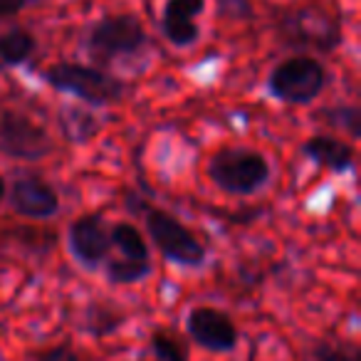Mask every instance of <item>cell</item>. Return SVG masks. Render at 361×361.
Instances as JSON below:
<instances>
[{
    "instance_id": "18",
    "label": "cell",
    "mask_w": 361,
    "mask_h": 361,
    "mask_svg": "<svg viewBox=\"0 0 361 361\" xmlns=\"http://www.w3.org/2000/svg\"><path fill=\"white\" fill-rule=\"evenodd\" d=\"M317 119H322L331 129H341L349 139H359L361 136V109L359 104H349V102H336V104L322 106L317 111Z\"/></svg>"
},
{
    "instance_id": "8",
    "label": "cell",
    "mask_w": 361,
    "mask_h": 361,
    "mask_svg": "<svg viewBox=\"0 0 361 361\" xmlns=\"http://www.w3.org/2000/svg\"><path fill=\"white\" fill-rule=\"evenodd\" d=\"M186 334L208 354H233L240 346L235 319L213 305H196L186 312Z\"/></svg>"
},
{
    "instance_id": "22",
    "label": "cell",
    "mask_w": 361,
    "mask_h": 361,
    "mask_svg": "<svg viewBox=\"0 0 361 361\" xmlns=\"http://www.w3.org/2000/svg\"><path fill=\"white\" fill-rule=\"evenodd\" d=\"M218 16L231 18V20H247L252 18L250 0H218Z\"/></svg>"
},
{
    "instance_id": "16",
    "label": "cell",
    "mask_w": 361,
    "mask_h": 361,
    "mask_svg": "<svg viewBox=\"0 0 361 361\" xmlns=\"http://www.w3.org/2000/svg\"><path fill=\"white\" fill-rule=\"evenodd\" d=\"M60 126L67 139H72V144H90L102 129L99 119L92 114L90 106L75 104H67L60 109Z\"/></svg>"
},
{
    "instance_id": "9",
    "label": "cell",
    "mask_w": 361,
    "mask_h": 361,
    "mask_svg": "<svg viewBox=\"0 0 361 361\" xmlns=\"http://www.w3.org/2000/svg\"><path fill=\"white\" fill-rule=\"evenodd\" d=\"M67 250L87 272H97L111 255L109 221L102 213H80L67 226Z\"/></svg>"
},
{
    "instance_id": "12",
    "label": "cell",
    "mask_w": 361,
    "mask_h": 361,
    "mask_svg": "<svg viewBox=\"0 0 361 361\" xmlns=\"http://www.w3.org/2000/svg\"><path fill=\"white\" fill-rule=\"evenodd\" d=\"M300 154L307 161H312L319 169L329 171V173L344 176L351 173L356 166V149L351 141H346L344 136L336 134H312L302 141Z\"/></svg>"
},
{
    "instance_id": "4",
    "label": "cell",
    "mask_w": 361,
    "mask_h": 361,
    "mask_svg": "<svg viewBox=\"0 0 361 361\" xmlns=\"http://www.w3.org/2000/svg\"><path fill=\"white\" fill-rule=\"evenodd\" d=\"M149 47V32L136 13H106L87 25L82 50L92 65L109 70L121 57H136Z\"/></svg>"
},
{
    "instance_id": "7",
    "label": "cell",
    "mask_w": 361,
    "mask_h": 361,
    "mask_svg": "<svg viewBox=\"0 0 361 361\" xmlns=\"http://www.w3.org/2000/svg\"><path fill=\"white\" fill-rule=\"evenodd\" d=\"M55 151V139L30 111L6 106L0 109V154L13 161L35 164Z\"/></svg>"
},
{
    "instance_id": "5",
    "label": "cell",
    "mask_w": 361,
    "mask_h": 361,
    "mask_svg": "<svg viewBox=\"0 0 361 361\" xmlns=\"http://www.w3.org/2000/svg\"><path fill=\"white\" fill-rule=\"evenodd\" d=\"M206 173L213 186L226 196L250 198L267 188L272 178V164L260 149L228 144L208 159Z\"/></svg>"
},
{
    "instance_id": "24",
    "label": "cell",
    "mask_w": 361,
    "mask_h": 361,
    "mask_svg": "<svg viewBox=\"0 0 361 361\" xmlns=\"http://www.w3.org/2000/svg\"><path fill=\"white\" fill-rule=\"evenodd\" d=\"M6 193H8V183H6V178L0 176V208L6 206Z\"/></svg>"
},
{
    "instance_id": "14",
    "label": "cell",
    "mask_w": 361,
    "mask_h": 361,
    "mask_svg": "<svg viewBox=\"0 0 361 361\" xmlns=\"http://www.w3.org/2000/svg\"><path fill=\"white\" fill-rule=\"evenodd\" d=\"M124 324H126V310H121L116 302L102 300V297H94V300L87 302L82 329L90 336L104 339V336L116 334Z\"/></svg>"
},
{
    "instance_id": "10",
    "label": "cell",
    "mask_w": 361,
    "mask_h": 361,
    "mask_svg": "<svg viewBox=\"0 0 361 361\" xmlns=\"http://www.w3.org/2000/svg\"><path fill=\"white\" fill-rule=\"evenodd\" d=\"M6 201L11 211L25 221H50L62 208L57 188L42 173H18L8 183Z\"/></svg>"
},
{
    "instance_id": "13",
    "label": "cell",
    "mask_w": 361,
    "mask_h": 361,
    "mask_svg": "<svg viewBox=\"0 0 361 361\" xmlns=\"http://www.w3.org/2000/svg\"><path fill=\"white\" fill-rule=\"evenodd\" d=\"M109 238H111V255L154 265V260H151V245L144 238V231L136 223L131 221L109 223Z\"/></svg>"
},
{
    "instance_id": "2",
    "label": "cell",
    "mask_w": 361,
    "mask_h": 361,
    "mask_svg": "<svg viewBox=\"0 0 361 361\" xmlns=\"http://www.w3.org/2000/svg\"><path fill=\"white\" fill-rule=\"evenodd\" d=\"M275 35L287 50L319 57L339 50L344 42V25L339 16L326 11L322 3H300L277 18Z\"/></svg>"
},
{
    "instance_id": "6",
    "label": "cell",
    "mask_w": 361,
    "mask_h": 361,
    "mask_svg": "<svg viewBox=\"0 0 361 361\" xmlns=\"http://www.w3.org/2000/svg\"><path fill=\"white\" fill-rule=\"evenodd\" d=\"M331 82L329 67L317 55L295 52L290 57H282L267 72V94L285 106H310L317 102Z\"/></svg>"
},
{
    "instance_id": "19",
    "label": "cell",
    "mask_w": 361,
    "mask_h": 361,
    "mask_svg": "<svg viewBox=\"0 0 361 361\" xmlns=\"http://www.w3.org/2000/svg\"><path fill=\"white\" fill-rule=\"evenodd\" d=\"M310 361H361V349L351 339H314Z\"/></svg>"
},
{
    "instance_id": "1",
    "label": "cell",
    "mask_w": 361,
    "mask_h": 361,
    "mask_svg": "<svg viewBox=\"0 0 361 361\" xmlns=\"http://www.w3.org/2000/svg\"><path fill=\"white\" fill-rule=\"evenodd\" d=\"M126 208L141 218L144 233L149 238V245H154L161 252L169 265L183 267V270H201L208 262V247L186 223L178 216H173L166 208H159L149 203L144 196L134 191H126Z\"/></svg>"
},
{
    "instance_id": "17",
    "label": "cell",
    "mask_w": 361,
    "mask_h": 361,
    "mask_svg": "<svg viewBox=\"0 0 361 361\" xmlns=\"http://www.w3.org/2000/svg\"><path fill=\"white\" fill-rule=\"evenodd\" d=\"M99 270L104 272V280L109 282V285L134 287V285H141L144 280H149V275L154 272V265L124 260V257H119V255H109Z\"/></svg>"
},
{
    "instance_id": "15",
    "label": "cell",
    "mask_w": 361,
    "mask_h": 361,
    "mask_svg": "<svg viewBox=\"0 0 361 361\" xmlns=\"http://www.w3.org/2000/svg\"><path fill=\"white\" fill-rule=\"evenodd\" d=\"M37 52V37L23 25H13L0 30V65L23 67Z\"/></svg>"
},
{
    "instance_id": "3",
    "label": "cell",
    "mask_w": 361,
    "mask_h": 361,
    "mask_svg": "<svg viewBox=\"0 0 361 361\" xmlns=\"http://www.w3.org/2000/svg\"><path fill=\"white\" fill-rule=\"evenodd\" d=\"M42 82L50 90L72 97V99H77L82 106H90V109L116 106L129 94L126 80L111 75L104 67L72 60H60L47 65L42 70Z\"/></svg>"
},
{
    "instance_id": "20",
    "label": "cell",
    "mask_w": 361,
    "mask_h": 361,
    "mask_svg": "<svg viewBox=\"0 0 361 361\" xmlns=\"http://www.w3.org/2000/svg\"><path fill=\"white\" fill-rule=\"evenodd\" d=\"M149 346H151V354H154L156 361H188L186 341L180 339L176 331L164 329V326L151 331Z\"/></svg>"
},
{
    "instance_id": "11",
    "label": "cell",
    "mask_w": 361,
    "mask_h": 361,
    "mask_svg": "<svg viewBox=\"0 0 361 361\" xmlns=\"http://www.w3.org/2000/svg\"><path fill=\"white\" fill-rule=\"evenodd\" d=\"M208 0H164L159 16V30L164 40L176 50H188L201 40L203 30L198 16H203Z\"/></svg>"
},
{
    "instance_id": "25",
    "label": "cell",
    "mask_w": 361,
    "mask_h": 361,
    "mask_svg": "<svg viewBox=\"0 0 361 361\" xmlns=\"http://www.w3.org/2000/svg\"><path fill=\"white\" fill-rule=\"evenodd\" d=\"M35 3H40V0H25V6H35Z\"/></svg>"
},
{
    "instance_id": "23",
    "label": "cell",
    "mask_w": 361,
    "mask_h": 361,
    "mask_svg": "<svg viewBox=\"0 0 361 361\" xmlns=\"http://www.w3.org/2000/svg\"><path fill=\"white\" fill-rule=\"evenodd\" d=\"M25 0H0V20H11L25 11Z\"/></svg>"
},
{
    "instance_id": "21",
    "label": "cell",
    "mask_w": 361,
    "mask_h": 361,
    "mask_svg": "<svg viewBox=\"0 0 361 361\" xmlns=\"http://www.w3.org/2000/svg\"><path fill=\"white\" fill-rule=\"evenodd\" d=\"M30 361H97V359L90 351L80 349V346L72 344L70 339H65V341H57V344L35 351V354L30 356Z\"/></svg>"
}]
</instances>
